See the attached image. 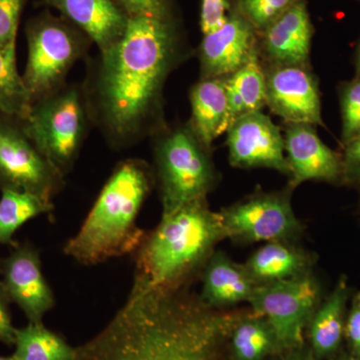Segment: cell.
I'll return each mask as SVG.
<instances>
[{
  "label": "cell",
  "instance_id": "obj_1",
  "mask_svg": "<svg viewBox=\"0 0 360 360\" xmlns=\"http://www.w3.org/2000/svg\"><path fill=\"white\" fill-rule=\"evenodd\" d=\"M184 58L168 11L129 16L120 41L99 53L82 85L111 148H129L165 127L163 87Z\"/></svg>",
  "mask_w": 360,
  "mask_h": 360
},
{
  "label": "cell",
  "instance_id": "obj_2",
  "mask_svg": "<svg viewBox=\"0 0 360 360\" xmlns=\"http://www.w3.org/2000/svg\"><path fill=\"white\" fill-rule=\"evenodd\" d=\"M239 314L210 309L184 290L129 295L75 360H219Z\"/></svg>",
  "mask_w": 360,
  "mask_h": 360
},
{
  "label": "cell",
  "instance_id": "obj_3",
  "mask_svg": "<svg viewBox=\"0 0 360 360\" xmlns=\"http://www.w3.org/2000/svg\"><path fill=\"white\" fill-rule=\"evenodd\" d=\"M219 212L206 198L186 203L146 232L135 251L134 285L129 295L176 291L202 272L214 248L225 239Z\"/></svg>",
  "mask_w": 360,
  "mask_h": 360
},
{
  "label": "cell",
  "instance_id": "obj_4",
  "mask_svg": "<svg viewBox=\"0 0 360 360\" xmlns=\"http://www.w3.org/2000/svg\"><path fill=\"white\" fill-rule=\"evenodd\" d=\"M155 184L148 163L139 160L120 162L79 231L63 246L65 255L90 266L134 253L146 234L137 219Z\"/></svg>",
  "mask_w": 360,
  "mask_h": 360
},
{
  "label": "cell",
  "instance_id": "obj_5",
  "mask_svg": "<svg viewBox=\"0 0 360 360\" xmlns=\"http://www.w3.org/2000/svg\"><path fill=\"white\" fill-rule=\"evenodd\" d=\"M155 180L160 191L162 215L191 201L203 200L217 184L210 148L194 134L188 123L156 134Z\"/></svg>",
  "mask_w": 360,
  "mask_h": 360
},
{
  "label": "cell",
  "instance_id": "obj_6",
  "mask_svg": "<svg viewBox=\"0 0 360 360\" xmlns=\"http://www.w3.org/2000/svg\"><path fill=\"white\" fill-rule=\"evenodd\" d=\"M94 124L84 85H63L34 101L23 129L63 175L70 172Z\"/></svg>",
  "mask_w": 360,
  "mask_h": 360
},
{
  "label": "cell",
  "instance_id": "obj_7",
  "mask_svg": "<svg viewBox=\"0 0 360 360\" xmlns=\"http://www.w3.org/2000/svg\"><path fill=\"white\" fill-rule=\"evenodd\" d=\"M26 39L27 63L22 78L33 103L65 84L68 71L86 54L90 39L51 16L32 21Z\"/></svg>",
  "mask_w": 360,
  "mask_h": 360
},
{
  "label": "cell",
  "instance_id": "obj_8",
  "mask_svg": "<svg viewBox=\"0 0 360 360\" xmlns=\"http://www.w3.org/2000/svg\"><path fill=\"white\" fill-rule=\"evenodd\" d=\"M323 298L321 283L310 274L259 284L250 304L252 311L269 322L281 354L304 347V330Z\"/></svg>",
  "mask_w": 360,
  "mask_h": 360
},
{
  "label": "cell",
  "instance_id": "obj_9",
  "mask_svg": "<svg viewBox=\"0 0 360 360\" xmlns=\"http://www.w3.org/2000/svg\"><path fill=\"white\" fill-rule=\"evenodd\" d=\"M65 175L47 160L22 122L0 115V191H14L52 200L65 186Z\"/></svg>",
  "mask_w": 360,
  "mask_h": 360
},
{
  "label": "cell",
  "instance_id": "obj_10",
  "mask_svg": "<svg viewBox=\"0 0 360 360\" xmlns=\"http://www.w3.org/2000/svg\"><path fill=\"white\" fill-rule=\"evenodd\" d=\"M291 191L257 193L220 210L225 238L238 243H295L303 226L291 206Z\"/></svg>",
  "mask_w": 360,
  "mask_h": 360
},
{
  "label": "cell",
  "instance_id": "obj_11",
  "mask_svg": "<svg viewBox=\"0 0 360 360\" xmlns=\"http://www.w3.org/2000/svg\"><path fill=\"white\" fill-rule=\"evenodd\" d=\"M226 132L234 167L270 168L290 177L283 134L262 110L236 118Z\"/></svg>",
  "mask_w": 360,
  "mask_h": 360
},
{
  "label": "cell",
  "instance_id": "obj_12",
  "mask_svg": "<svg viewBox=\"0 0 360 360\" xmlns=\"http://www.w3.org/2000/svg\"><path fill=\"white\" fill-rule=\"evenodd\" d=\"M264 72L266 105L274 115L285 123L323 125L319 80L309 66H265Z\"/></svg>",
  "mask_w": 360,
  "mask_h": 360
},
{
  "label": "cell",
  "instance_id": "obj_13",
  "mask_svg": "<svg viewBox=\"0 0 360 360\" xmlns=\"http://www.w3.org/2000/svg\"><path fill=\"white\" fill-rule=\"evenodd\" d=\"M7 257L0 260L2 283L11 302L28 322H42L56 305V297L42 271L39 251L30 243H15Z\"/></svg>",
  "mask_w": 360,
  "mask_h": 360
},
{
  "label": "cell",
  "instance_id": "obj_14",
  "mask_svg": "<svg viewBox=\"0 0 360 360\" xmlns=\"http://www.w3.org/2000/svg\"><path fill=\"white\" fill-rule=\"evenodd\" d=\"M257 32L236 9L217 30L206 33L200 49L201 78H226L258 52Z\"/></svg>",
  "mask_w": 360,
  "mask_h": 360
},
{
  "label": "cell",
  "instance_id": "obj_15",
  "mask_svg": "<svg viewBox=\"0 0 360 360\" xmlns=\"http://www.w3.org/2000/svg\"><path fill=\"white\" fill-rule=\"evenodd\" d=\"M283 139L290 168V188L309 180L342 184V155L319 139L314 125L285 123Z\"/></svg>",
  "mask_w": 360,
  "mask_h": 360
},
{
  "label": "cell",
  "instance_id": "obj_16",
  "mask_svg": "<svg viewBox=\"0 0 360 360\" xmlns=\"http://www.w3.org/2000/svg\"><path fill=\"white\" fill-rule=\"evenodd\" d=\"M260 35L258 52L265 66H309L314 26L304 0H298Z\"/></svg>",
  "mask_w": 360,
  "mask_h": 360
},
{
  "label": "cell",
  "instance_id": "obj_17",
  "mask_svg": "<svg viewBox=\"0 0 360 360\" xmlns=\"http://www.w3.org/2000/svg\"><path fill=\"white\" fill-rule=\"evenodd\" d=\"M352 290L341 274L335 288L322 300L307 326L309 350L315 360H335L342 354L345 322Z\"/></svg>",
  "mask_w": 360,
  "mask_h": 360
},
{
  "label": "cell",
  "instance_id": "obj_18",
  "mask_svg": "<svg viewBox=\"0 0 360 360\" xmlns=\"http://www.w3.org/2000/svg\"><path fill=\"white\" fill-rule=\"evenodd\" d=\"M72 21L99 52L117 44L124 34L129 16L115 0H44Z\"/></svg>",
  "mask_w": 360,
  "mask_h": 360
},
{
  "label": "cell",
  "instance_id": "obj_19",
  "mask_svg": "<svg viewBox=\"0 0 360 360\" xmlns=\"http://www.w3.org/2000/svg\"><path fill=\"white\" fill-rule=\"evenodd\" d=\"M258 285L245 265L236 264L221 251H214L202 270V290L198 297L205 307L219 310L250 303Z\"/></svg>",
  "mask_w": 360,
  "mask_h": 360
},
{
  "label": "cell",
  "instance_id": "obj_20",
  "mask_svg": "<svg viewBox=\"0 0 360 360\" xmlns=\"http://www.w3.org/2000/svg\"><path fill=\"white\" fill-rule=\"evenodd\" d=\"M245 265L258 284L288 281L314 274V257L290 241H271L250 255Z\"/></svg>",
  "mask_w": 360,
  "mask_h": 360
},
{
  "label": "cell",
  "instance_id": "obj_21",
  "mask_svg": "<svg viewBox=\"0 0 360 360\" xmlns=\"http://www.w3.org/2000/svg\"><path fill=\"white\" fill-rule=\"evenodd\" d=\"M188 124L207 148L231 124L224 78H201L191 91Z\"/></svg>",
  "mask_w": 360,
  "mask_h": 360
},
{
  "label": "cell",
  "instance_id": "obj_22",
  "mask_svg": "<svg viewBox=\"0 0 360 360\" xmlns=\"http://www.w3.org/2000/svg\"><path fill=\"white\" fill-rule=\"evenodd\" d=\"M231 123L236 118L262 110L266 105L264 68L259 54L224 78Z\"/></svg>",
  "mask_w": 360,
  "mask_h": 360
},
{
  "label": "cell",
  "instance_id": "obj_23",
  "mask_svg": "<svg viewBox=\"0 0 360 360\" xmlns=\"http://www.w3.org/2000/svg\"><path fill=\"white\" fill-rule=\"evenodd\" d=\"M232 360H265L278 354L276 335L262 315H240L229 336Z\"/></svg>",
  "mask_w": 360,
  "mask_h": 360
},
{
  "label": "cell",
  "instance_id": "obj_24",
  "mask_svg": "<svg viewBox=\"0 0 360 360\" xmlns=\"http://www.w3.org/2000/svg\"><path fill=\"white\" fill-rule=\"evenodd\" d=\"M13 356L16 360H75L77 347L47 328L42 322H28L16 329Z\"/></svg>",
  "mask_w": 360,
  "mask_h": 360
},
{
  "label": "cell",
  "instance_id": "obj_25",
  "mask_svg": "<svg viewBox=\"0 0 360 360\" xmlns=\"http://www.w3.org/2000/svg\"><path fill=\"white\" fill-rule=\"evenodd\" d=\"M54 210L52 200L35 194L20 191H2L0 198V245H15L14 234L26 222L51 214Z\"/></svg>",
  "mask_w": 360,
  "mask_h": 360
},
{
  "label": "cell",
  "instance_id": "obj_26",
  "mask_svg": "<svg viewBox=\"0 0 360 360\" xmlns=\"http://www.w3.org/2000/svg\"><path fill=\"white\" fill-rule=\"evenodd\" d=\"M32 99L16 65V49H0V115L25 122Z\"/></svg>",
  "mask_w": 360,
  "mask_h": 360
},
{
  "label": "cell",
  "instance_id": "obj_27",
  "mask_svg": "<svg viewBox=\"0 0 360 360\" xmlns=\"http://www.w3.org/2000/svg\"><path fill=\"white\" fill-rule=\"evenodd\" d=\"M341 122V146H345L360 135V78L354 77L338 85Z\"/></svg>",
  "mask_w": 360,
  "mask_h": 360
},
{
  "label": "cell",
  "instance_id": "obj_28",
  "mask_svg": "<svg viewBox=\"0 0 360 360\" xmlns=\"http://www.w3.org/2000/svg\"><path fill=\"white\" fill-rule=\"evenodd\" d=\"M298 0H236V11L262 33Z\"/></svg>",
  "mask_w": 360,
  "mask_h": 360
},
{
  "label": "cell",
  "instance_id": "obj_29",
  "mask_svg": "<svg viewBox=\"0 0 360 360\" xmlns=\"http://www.w3.org/2000/svg\"><path fill=\"white\" fill-rule=\"evenodd\" d=\"M25 0H0V49H16V35Z\"/></svg>",
  "mask_w": 360,
  "mask_h": 360
},
{
  "label": "cell",
  "instance_id": "obj_30",
  "mask_svg": "<svg viewBox=\"0 0 360 360\" xmlns=\"http://www.w3.org/2000/svg\"><path fill=\"white\" fill-rule=\"evenodd\" d=\"M345 354L350 360H360V291L352 292L345 322Z\"/></svg>",
  "mask_w": 360,
  "mask_h": 360
},
{
  "label": "cell",
  "instance_id": "obj_31",
  "mask_svg": "<svg viewBox=\"0 0 360 360\" xmlns=\"http://www.w3.org/2000/svg\"><path fill=\"white\" fill-rule=\"evenodd\" d=\"M342 184L357 189L360 193V135L343 146Z\"/></svg>",
  "mask_w": 360,
  "mask_h": 360
},
{
  "label": "cell",
  "instance_id": "obj_32",
  "mask_svg": "<svg viewBox=\"0 0 360 360\" xmlns=\"http://www.w3.org/2000/svg\"><path fill=\"white\" fill-rule=\"evenodd\" d=\"M229 4L225 0H202L200 26L203 34L213 32L224 25L227 18Z\"/></svg>",
  "mask_w": 360,
  "mask_h": 360
},
{
  "label": "cell",
  "instance_id": "obj_33",
  "mask_svg": "<svg viewBox=\"0 0 360 360\" xmlns=\"http://www.w3.org/2000/svg\"><path fill=\"white\" fill-rule=\"evenodd\" d=\"M11 300L7 295L4 284L0 281V342L13 347L15 340L16 328H14L13 319H11Z\"/></svg>",
  "mask_w": 360,
  "mask_h": 360
},
{
  "label": "cell",
  "instance_id": "obj_34",
  "mask_svg": "<svg viewBox=\"0 0 360 360\" xmlns=\"http://www.w3.org/2000/svg\"><path fill=\"white\" fill-rule=\"evenodd\" d=\"M118 6L129 16L167 13L165 0H115Z\"/></svg>",
  "mask_w": 360,
  "mask_h": 360
},
{
  "label": "cell",
  "instance_id": "obj_35",
  "mask_svg": "<svg viewBox=\"0 0 360 360\" xmlns=\"http://www.w3.org/2000/svg\"><path fill=\"white\" fill-rule=\"evenodd\" d=\"M281 355V360H315L309 348L304 347L284 352Z\"/></svg>",
  "mask_w": 360,
  "mask_h": 360
},
{
  "label": "cell",
  "instance_id": "obj_36",
  "mask_svg": "<svg viewBox=\"0 0 360 360\" xmlns=\"http://www.w3.org/2000/svg\"><path fill=\"white\" fill-rule=\"evenodd\" d=\"M355 77L360 78V40L357 44L354 56Z\"/></svg>",
  "mask_w": 360,
  "mask_h": 360
},
{
  "label": "cell",
  "instance_id": "obj_37",
  "mask_svg": "<svg viewBox=\"0 0 360 360\" xmlns=\"http://www.w3.org/2000/svg\"><path fill=\"white\" fill-rule=\"evenodd\" d=\"M335 360H350L348 359L347 355L345 354V352H343L342 354H340V356L336 357Z\"/></svg>",
  "mask_w": 360,
  "mask_h": 360
},
{
  "label": "cell",
  "instance_id": "obj_38",
  "mask_svg": "<svg viewBox=\"0 0 360 360\" xmlns=\"http://www.w3.org/2000/svg\"><path fill=\"white\" fill-rule=\"evenodd\" d=\"M0 360H16L14 359L13 355L11 356H2V355H0Z\"/></svg>",
  "mask_w": 360,
  "mask_h": 360
},
{
  "label": "cell",
  "instance_id": "obj_39",
  "mask_svg": "<svg viewBox=\"0 0 360 360\" xmlns=\"http://www.w3.org/2000/svg\"><path fill=\"white\" fill-rule=\"evenodd\" d=\"M359 217H360V202H359Z\"/></svg>",
  "mask_w": 360,
  "mask_h": 360
}]
</instances>
